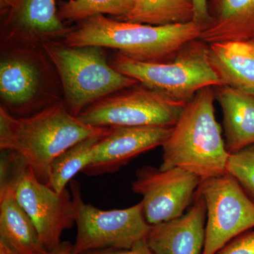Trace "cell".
Instances as JSON below:
<instances>
[{
    "label": "cell",
    "instance_id": "6da1fadb",
    "mask_svg": "<svg viewBox=\"0 0 254 254\" xmlns=\"http://www.w3.org/2000/svg\"><path fill=\"white\" fill-rule=\"evenodd\" d=\"M110 127L86 125L57 102L28 117L14 116L0 107V149L17 153L37 178L48 185L50 165L58 155L78 142L105 134Z\"/></svg>",
    "mask_w": 254,
    "mask_h": 254
},
{
    "label": "cell",
    "instance_id": "7a4b0ae2",
    "mask_svg": "<svg viewBox=\"0 0 254 254\" xmlns=\"http://www.w3.org/2000/svg\"><path fill=\"white\" fill-rule=\"evenodd\" d=\"M201 31L194 21L152 26L97 15L78 22L62 42L71 47L111 48L136 61L163 63L176 58Z\"/></svg>",
    "mask_w": 254,
    "mask_h": 254
},
{
    "label": "cell",
    "instance_id": "3957f363",
    "mask_svg": "<svg viewBox=\"0 0 254 254\" xmlns=\"http://www.w3.org/2000/svg\"><path fill=\"white\" fill-rule=\"evenodd\" d=\"M213 86L202 88L185 105L163 145L160 170L181 168L202 180L227 173L228 152L215 115Z\"/></svg>",
    "mask_w": 254,
    "mask_h": 254
},
{
    "label": "cell",
    "instance_id": "277c9868",
    "mask_svg": "<svg viewBox=\"0 0 254 254\" xmlns=\"http://www.w3.org/2000/svg\"><path fill=\"white\" fill-rule=\"evenodd\" d=\"M43 48L54 64L64 91L66 105L73 116L99 100L138 84L105 59L103 48L71 47L50 41Z\"/></svg>",
    "mask_w": 254,
    "mask_h": 254
},
{
    "label": "cell",
    "instance_id": "5b68a950",
    "mask_svg": "<svg viewBox=\"0 0 254 254\" xmlns=\"http://www.w3.org/2000/svg\"><path fill=\"white\" fill-rule=\"evenodd\" d=\"M206 48L197 39L166 63H141L118 53L110 64L125 76L187 104L202 88L222 85L208 63Z\"/></svg>",
    "mask_w": 254,
    "mask_h": 254
},
{
    "label": "cell",
    "instance_id": "8992f818",
    "mask_svg": "<svg viewBox=\"0 0 254 254\" xmlns=\"http://www.w3.org/2000/svg\"><path fill=\"white\" fill-rule=\"evenodd\" d=\"M70 185L77 227L72 254L129 250L146 240L151 225L145 220L141 202L129 208L101 210L85 203L77 181L72 180Z\"/></svg>",
    "mask_w": 254,
    "mask_h": 254
},
{
    "label": "cell",
    "instance_id": "52a82bcc",
    "mask_svg": "<svg viewBox=\"0 0 254 254\" xmlns=\"http://www.w3.org/2000/svg\"><path fill=\"white\" fill-rule=\"evenodd\" d=\"M135 86L93 103L77 118L95 127H173L176 125L186 103L144 85Z\"/></svg>",
    "mask_w": 254,
    "mask_h": 254
},
{
    "label": "cell",
    "instance_id": "ba28073f",
    "mask_svg": "<svg viewBox=\"0 0 254 254\" xmlns=\"http://www.w3.org/2000/svg\"><path fill=\"white\" fill-rule=\"evenodd\" d=\"M197 191L207 208L201 254H216L229 242L254 227V201L229 173L202 180Z\"/></svg>",
    "mask_w": 254,
    "mask_h": 254
},
{
    "label": "cell",
    "instance_id": "9c48e42d",
    "mask_svg": "<svg viewBox=\"0 0 254 254\" xmlns=\"http://www.w3.org/2000/svg\"><path fill=\"white\" fill-rule=\"evenodd\" d=\"M201 179L181 168L161 170L145 165L132 183L141 195L145 220L150 225L180 218L193 203Z\"/></svg>",
    "mask_w": 254,
    "mask_h": 254
},
{
    "label": "cell",
    "instance_id": "30bf717a",
    "mask_svg": "<svg viewBox=\"0 0 254 254\" xmlns=\"http://www.w3.org/2000/svg\"><path fill=\"white\" fill-rule=\"evenodd\" d=\"M15 198L34 224L42 243L48 251L62 242L63 232L75 224L71 192L58 193L42 183L32 169L26 167L11 186Z\"/></svg>",
    "mask_w": 254,
    "mask_h": 254
},
{
    "label": "cell",
    "instance_id": "8fae6325",
    "mask_svg": "<svg viewBox=\"0 0 254 254\" xmlns=\"http://www.w3.org/2000/svg\"><path fill=\"white\" fill-rule=\"evenodd\" d=\"M173 127H110L95 145L91 163L82 173L89 177L116 173L142 153L163 146Z\"/></svg>",
    "mask_w": 254,
    "mask_h": 254
},
{
    "label": "cell",
    "instance_id": "7c38bea8",
    "mask_svg": "<svg viewBox=\"0 0 254 254\" xmlns=\"http://www.w3.org/2000/svg\"><path fill=\"white\" fill-rule=\"evenodd\" d=\"M0 9L3 33L14 42L44 44L72 29L60 19L58 0H5Z\"/></svg>",
    "mask_w": 254,
    "mask_h": 254
},
{
    "label": "cell",
    "instance_id": "4fadbf2b",
    "mask_svg": "<svg viewBox=\"0 0 254 254\" xmlns=\"http://www.w3.org/2000/svg\"><path fill=\"white\" fill-rule=\"evenodd\" d=\"M206 204L196 191L193 204L180 218L151 225L146 242L154 254H201L205 240Z\"/></svg>",
    "mask_w": 254,
    "mask_h": 254
},
{
    "label": "cell",
    "instance_id": "5bb4252c",
    "mask_svg": "<svg viewBox=\"0 0 254 254\" xmlns=\"http://www.w3.org/2000/svg\"><path fill=\"white\" fill-rule=\"evenodd\" d=\"M206 56L222 85L254 95V39L207 44Z\"/></svg>",
    "mask_w": 254,
    "mask_h": 254
},
{
    "label": "cell",
    "instance_id": "9a60e30c",
    "mask_svg": "<svg viewBox=\"0 0 254 254\" xmlns=\"http://www.w3.org/2000/svg\"><path fill=\"white\" fill-rule=\"evenodd\" d=\"M210 23L198 39L206 44L254 39V0H208Z\"/></svg>",
    "mask_w": 254,
    "mask_h": 254
},
{
    "label": "cell",
    "instance_id": "2e32d148",
    "mask_svg": "<svg viewBox=\"0 0 254 254\" xmlns=\"http://www.w3.org/2000/svg\"><path fill=\"white\" fill-rule=\"evenodd\" d=\"M214 91L222 108L229 154L254 144V95L225 85L214 86Z\"/></svg>",
    "mask_w": 254,
    "mask_h": 254
},
{
    "label": "cell",
    "instance_id": "e0dca14e",
    "mask_svg": "<svg viewBox=\"0 0 254 254\" xmlns=\"http://www.w3.org/2000/svg\"><path fill=\"white\" fill-rule=\"evenodd\" d=\"M0 241L15 254H49L13 187L0 189Z\"/></svg>",
    "mask_w": 254,
    "mask_h": 254
},
{
    "label": "cell",
    "instance_id": "ac0fdd59",
    "mask_svg": "<svg viewBox=\"0 0 254 254\" xmlns=\"http://www.w3.org/2000/svg\"><path fill=\"white\" fill-rule=\"evenodd\" d=\"M39 69L23 56L4 58L0 64L1 99L12 110L24 114L39 89Z\"/></svg>",
    "mask_w": 254,
    "mask_h": 254
},
{
    "label": "cell",
    "instance_id": "d6986e66",
    "mask_svg": "<svg viewBox=\"0 0 254 254\" xmlns=\"http://www.w3.org/2000/svg\"><path fill=\"white\" fill-rule=\"evenodd\" d=\"M194 19L192 0H136L122 21L152 26L191 22Z\"/></svg>",
    "mask_w": 254,
    "mask_h": 254
},
{
    "label": "cell",
    "instance_id": "ffe728a7",
    "mask_svg": "<svg viewBox=\"0 0 254 254\" xmlns=\"http://www.w3.org/2000/svg\"><path fill=\"white\" fill-rule=\"evenodd\" d=\"M106 133L78 142L58 155L50 165L48 186L58 193L66 190L73 177L91 163L95 145Z\"/></svg>",
    "mask_w": 254,
    "mask_h": 254
},
{
    "label": "cell",
    "instance_id": "44dd1931",
    "mask_svg": "<svg viewBox=\"0 0 254 254\" xmlns=\"http://www.w3.org/2000/svg\"><path fill=\"white\" fill-rule=\"evenodd\" d=\"M136 0H68L58 6L60 19L64 21H79L97 15H111L118 19L127 16Z\"/></svg>",
    "mask_w": 254,
    "mask_h": 254
},
{
    "label": "cell",
    "instance_id": "7402d4cb",
    "mask_svg": "<svg viewBox=\"0 0 254 254\" xmlns=\"http://www.w3.org/2000/svg\"><path fill=\"white\" fill-rule=\"evenodd\" d=\"M226 172L236 179L254 201V144L230 154Z\"/></svg>",
    "mask_w": 254,
    "mask_h": 254
},
{
    "label": "cell",
    "instance_id": "603a6c76",
    "mask_svg": "<svg viewBox=\"0 0 254 254\" xmlns=\"http://www.w3.org/2000/svg\"><path fill=\"white\" fill-rule=\"evenodd\" d=\"M218 254H254V231L247 232L232 240Z\"/></svg>",
    "mask_w": 254,
    "mask_h": 254
},
{
    "label": "cell",
    "instance_id": "cb8c5ba5",
    "mask_svg": "<svg viewBox=\"0 0 254 254\" xmlns=\"http://www.w3.org/2000/svg\"><path fill=\"white\" fill-rule=\"evenodd\" d=\"M194 6L193 21L201 26L202 30L210 23L208 13V0H192Z\"/></svg>",
    "mask_w": 254,
    "mask_h": 254
},
{
    "label": "cell",
    "instance_id": "d4e9b609",
    "mask_svg": "<svg viewBox=\"0 0 254 254\" xmlns=\"http://www.w3.org/2000/svg\"><path fill=\"white\" fill-rule=\"evenodd\" d=\"M83 254H154L153 253L146 240L142 241L129 250H105L93 251Z\"/></svg>",
    "mask_w": 254,
    "mask_h": 254
},
{
    "label": "cell",
    "instance_id": "484cf974",
    "mask_svg": "<svg viewBox=\"0 0 254 254\" xmlns=\"http://www.w3.org/2000/svg\"><path fill=\"white\" fill-rule=\"evenodd\" d=\"M73 244L68 241L62 242L53 250L50 251L49 254H72Z\"/></svg>",
    "mask_w": 254,
    "mask_h": 254
},
{
    "label": "cell",
    "instance_id": "4316f807",
    "mask_svg": "<svg viewBox=\"0 0 254 254\" xmlns=\"http://www.w3.org/2000/svg\"><path fill=\"white\" fill-rule=\"evenodd\" d=\"M0 254H15L4 242L0 241Z\"/></svg>",
    "mask_w": 254,
    "mask_h": 254
}]
</instances>
